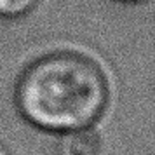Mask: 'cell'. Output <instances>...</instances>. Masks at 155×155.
I'll return each instance as SVG.
<instances>
[{
	"label": "cell",
	"instance_id": "obj_1",
	"mask_svg": "<svg viewBox=\"0 0 155 155\" xmlns=\"http://www.w3.org/2000/svg\"><path fill=\"white\" fill-rule=\"evenodd\" d=\"M103 68L78 52H54L31 63L16 85V105L35 127L68 133L91 127L108 103Z\"/></svg>",
	"mask_w": 155,
	"mask_h": 155
},
{
	"label": "cell",
	"instance_id": "obj_2",
	"mask_svg": "<svg viewBox=\"0 0 155 155\" xmlns=\"http://www.w3.org/2000/svg\"><path fill=\"white\" fill-rule=\"evenodd\" d=\"M59 155H101V141L89 127L63 133Z\"/></svg>",
	"mask_w": 155,
	"mask_h": 155
},
{
	"label": "cell",
	"instance_id": "obj_3",
	"mask_svg": "<svg viewBox=\"0 0 155 155\" xmlns=\"http://www.w3.org/2000/svg\"><path fill=\"white\" fill-rule=\"evenodd\" d=\"M38 4V0H0V16L2 18H19L28 14Z\"/></svg>",
	"mask_w": 155,
	"mask_h": 155
}]
</instances>
